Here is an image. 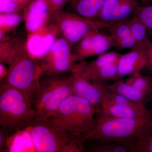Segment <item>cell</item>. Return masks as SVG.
<instances>
[{
    "mask_svg": "<svg viewBox=\"0 0 152 152\" xmlns=\"http://www.w3.org/2000/svg\"><path fill=\"white\" fill-rule=\"evenodd\" d=\"M152 133V120L108 115L96 110L92 127L81 138L86 141L126 142L143 138Z\"/></svg>",
    "mask_w": 152,
    "mask_h": 152,
    "instance_id": "1",
    "label": "cell"
},
{
    "mask_svg": "<svg viewBox=\"0 0 152 152\" xmlns=\"http://www.w3.org/2000/svg\"><path fill=\"white\" fill-rule=\"evenodd\" d=\"M31 95L36 118H50L63 102L74 95L71 72L41 76L33 88Z\"/></svg>",
    "mask_w": 152,
    "mask_h": 152,
    "instance_id": "2",
    "label": "cell"
},
{
    "mask_svg": "<svg viewBox=\"0 0 152 152\" xmlns=\"http://www.w3.org/2000/svg\"><path fill=\"white\" fill-rule=\"evenodd\" d=\"M36 118L32 98L5 82H0V126L13 132L31 127Z\"/></svg>",
    "mask_w": 152,
    "mask_h": 152,
    "instance_id": "3",
    "label": "cell"
},
{
    "mask_svg": "<svg viewBox=\"0 0 152 152\" xmlns=\"http://www.w3.org/2000/svg\"><path fill=\"white\" fill-rule=\"evenodd\" d=\"M96 109L86 100L72 95L62 103L50 118L54 124L81 139L92 126Z\"/></svg>",
    "mask_w": 152,
    "mask_h": 152,
    "instance_id": "4",
    "label": "cell"
},
{
    "mask_svg": "<svg viewBox=\"0 0 152 152\" xmlns=\"http://www.w3.org/2000/svg\"><path fill=\"white\" fill-rule=\"evenodd\" d=\"M5 82L32 98L33 88L42 76L39 60L35 58L23 46L9 65Z\"/></svg>",
    "mask_w": 152,
    "mask_h": 152,
    "instance_id": "5",
    "label": "cell"
},
{
    "mask_svg": "<svg viewBox=\"0 0 152 152\" xmlns=\"http://www.w3.org/2000/svg\"><path fill=\"white\" fill-rule=\"evenodd\" d=\"M31 127V136L38 152H64L76 137L61 129L50 119L36 118Z\"/></svg>",
    "mask_w": 152,
    "mask_h": 152,
    "instance_id": "6",
    "label": "cell"
},
{
    "mask_svg": "<svg viewBox=\"0 0 152 152\" xmlns=\"http://www.w3.org/2000/svg\"><path fill=\"white\" fill-rule=\"evenodd\" d=\"M53 20L59 30L61 36L72 47L91 33L102 28L99 22L86 18L75 13L62 10L56 11Z\"/></svg>",
    "mask_w": 152,
    "mask_h": 152,
    "instance_id": "7",
    "label": "cell"
},
{
    "mask_svg": "<svg viewBox=\"0 0 152 152\" xmlns=\"http://www.w3.org/2000/svg\"><path fill=\"white\" fill-rule=\"evenodd\" d=\"M72 49L64 38L59 37L48 53L39 60L42 76L73 72L77 64L73 61Z\"/></svg>",
    "mask_w": 152,
    "mask_h": 152,
    "instance_id": "8",
    "label": "cell"
},
{
    "mask_svg": "<svg viewBox=\"0 0 152 152\" xmlns=\"http://www.w3.org/2000/svg\"><path fill=\"white\" fill-rule=\"evenodd\" d=\"M61 36L58 28L53 20L37 31L28 35L25 42L26 48L32 56L41 60Z\"/></svg>",
    "mask_w": 152,
    "mask_h": 152,
    "instance_id": "9",
    "label": "cell"
},
{
    "mask_svg": "<svg viewBox=\"0 0 152 152\" xmlns=\"http://www.w3.org/2000/svg\"><path fill=\"white\" fill-rule=\"evenodd\" d=\"M74 95L86 100L100 109L104 99L109 91L104 82L92 81L82 77L76 72H71Z\"/></svg>",
    "mask_w": 152,
    "mask_h": 152,
    "instance_id": "10",
    "label": "cell"
},
{
    "mask_svg": "<svg viewBox=\"0 0 152 152\" xmlns=\"http://www.w3.org/2000/svg\"><path fill=\"white\" fill-rule=\"evenodd\" d=\"M24 10V20L28 34L37 31L53 20L54 12L47 0H34Z\"/></svg>",
    "mask_w": 152,
    "mask_h": 152,
    "instance_id": "11",
    "label": "cell"
},
{
    "mask_svg": "<svg viewBox=\"0 0 152 152\" xmlns=\"http://www.w3.org/2000/svg\"><path fill=\"white\" fill-rule=\"evenodd\" d=\"M148 43L137 44L128 53L121 55L118 63V72L115 80L132 75L136 72H140L147 66L148 62L147 46Z\"/></svg>",
    "mask_w": 152,
    "mask_h": 152,
    "instance_id": "12",
    "label": "cell"
},
{
    "mask_svg": "<svg viewBox=\"0 0 152 152\" xmlns=\"http://www.w3.org/2000/svg\"><path fill=\"white\" fill-rule=\"evenodd\" d=\"M116 52L106 53L99 56L97 58L87 63L85 60L79 62L76 64L75 71L72 72L78 74L81 77L98 70L101 68L115 62L119 60L121 55Z\"/></svg>",
    "mask_w": 152,
    "mask_h": 152,
    "instance_id": "13",
    "label": "cell"
},
{
    "mask_svg": "<svg viewBox=\"0 0 152 152\" xmlns=\"http://www.w3.org/2000/svg\"><path fill=\"white\" fill-rule=\"evenodd\" d=\"M97 110L103 113L113 117L152 120V112L147 109L144 110H138L116 104L105 103Z\"/></svg>",
    "mask_w": 152,
    "mask_h": 152,
    "instance_id": "14",
    "label": "cell"
},
{
    "mask_svg": "<svg viewBox=\"0 0 152 152\" xmlns=\"http://www.w3.org/2000/svg\"><path fill=\"white\" fill-rule=\"evenodd\" d=\"M106 0H70V9L81 16L94 20L97 16Z\"/></svg>",
    "mask_w": 152,
    "mask_h": 152,
    "instance_id": "15",
    "label": "cell"
},
{
    "mask_svg": "<svg viewBox=\"0 0 152 152\" xmlns=\"http://www.w3.org/2000/svg\"><path fill=\"white\" fill-rule=\"evenodd\" d=\"M108 91L125 97L128 99L144 105L148 96L141 91L137 89L126 83L125 81L119 80L115 83L107 85Z\"/></svg>",
    "mask_w": 152,
    "mask_h": 152,
    "instance_id": "16",
    "label": "cell"
},
{
    "mask_svg": "<svg viewBox=\"0 0 152 152\" xmlns=\"http://www.w3.org/2000/svg\"><path fill=\"white\" fill-rule=\"evenodd\" d=\"M140 1V0H123L109 18L107 23V28L118 22L133 18Z\"/></svg>",
    "mask_w": 152,
    "mask_h": 152,
    "instance_id": "17",
    "label": "cell"
},
{
    "mask_svg": "<svg viewBox=\"0 0 152 152\" xmlns=\"http://www.w3.org/2000/svg\"><path fill=\"white\" fill-rule=\"evenodd\" d=\"M94 32L86 36L73 47L72 57L75 62L84 61L89 57L95 56L93 40Z\"/></svg>",
    "mask_w": 152,
    "mask_h": 152,
    "instance_id": "18",
    "label": "cell"
},
{
    "mask_svg": "<svg viewBox=\"0 0 152 152\" xmlns=\"http://www.w3.org/2000/svg\"><path fill=\"white\" fill-rule=\"evenodd\" d=\"M25 44V42L20 39H11L0 42V63L10 64Z\"/></svg>",
    "mask_w": 152,
    "mask_h": 152,
    "instance_id": "19",
    "label": "cell"
},
{
    "mask_svg": "<svg viewBox=\"0 0 152 152\" xmlns=\"http://www.w3.org/2000/svg\"><path fill=\"white\" fill-rule=\"evenodd\" d=\"M118 61L81 77L91 81L105 82L110 79L115 80L118 72Z\"/></svg>",
    "mask_w": 152,
    "mask_h": 152,
    "instance_id": "20",
    "label": "cell"
},
{
    "mask_svg": "<svg viewBox=\"0 0 152 152\" xmlns=\"http://www.w3.org/2000/svg\"><path fill=\"white\" fill-rule=\"evenodd\" d=\"M125 81L128 85L141 91L148 96L152 93V77L143 75L140 72L134 73Z\"/></svg>",
    "mask_w": 152,
    "mask_h": 152,
    "instance_id": "21",
    "label": "cell"
},
{
    "mask_svg": "<svg viewBox=\"0 0 152 152\" xmlns=\"http://www.w3.org/2000/svg\"><path fill=\"white\" fill-rule=\"evenodd\" d=\"M105 103L116 104L138 110H144L147 109L144 105L131 100L121 95L111 92L109 91L106 95L102 104Z\"/></svg>",
    "mask_w": 152,
    "mask_h": 152,
    "instance_id": "22",
    "label": "cell"
},
{
    "mask_svg": "<svg viewBox=\"0 0 152 152\" xmlns=\"http://www.w3.org/2000/svg\"><path fill=\"white\" fill-rule=\"evenodd\" d=\"M24 19L19 13H0V32L8 33L15 29Z\"/></svg>",
    "mask_w": 152,
    "mask_h": 152,
    "instance_id": "23",
    "label": "cell"
},
{
    "mask_svg": "<svg viewBox=\"0 0 152 152\" xmlns=\"http://www.w3.org/2000/svg\"><path fill=\"white\" fill-rule=\"evenodd\" d=\"M98 144L92 147V151L97 152H126L129 143L126 142L104 141L97 142Z\"/></svg>",
    "mask_w": 152,
    "mask_h": 152,
    "instance_id": "24",
    "label": "cell"
},
{
    "mask_svg": "<svg viewBox=\"0 0 152 152\" xmlns=\"http://www.w3.org/2000/svg\"><path fill=\"white\" fill-rule=\"evenodd\" d=\"M123 0H106L97 16L93 20L99 22L103 28H107L109 18Z\"/></svg>",
    "mask_w": 152,
    "mask_h": 152,
    "instance_id": "25",
    "label": "cell"
},
{
    "mask_svg": "<svg viewBox=\"0 0 152 152\" xmlns=\"http://www.w3.org/2000/svg\"><path fill=\"white\" fill-rule=\"evenodd\" d=\"M131 35L137 43L147 44L150 42L147 36V30L145 26L137 19L133 17L129 20Z\"/></svg>",
    "mask_w": 152,
    "mask_h": 152,
    "instance_id": "26",
    "label": "cell"
},
{
    "mask_svg": "<svg viewBox=\"0 0 152 152\" xmlns=\"http://www.w3.org/2000/svg\"><path fill=\"white\" fill-rule=\"evenodd\" d=\"M129 20L118 22L109 28L110 36L114 42L131 35Z\"/></svg>",
    "mask_w": 152,
    "mask_h": 152,
    "instance_id": "27",
    "label": "cell"
},
{
    "mask_svg": "<svg viewBox=\"0 0 152 152\" xmlns=\"http://www.w3.org/2000/svg\"><path fill=\"white\" fill-rule=\"evenodd\" d=\"M134 17L141 22L147 31H152V4L136 7Z\"/></svg>",
    "mask_w": 152,
    "mask_h": 152,
    "instance_id": "28",
    "label": "cell"
},
{
    "mask_svg": "<svg viewBox=\"0 0 152 152\" xmlns=\"http://www.w3.org/2000/svg\"><path fill=\"white\" fill-rule=\"evenodd\" d=\"M128 151L152 152V133L143 138L130 142Z\"/></svg>",
    "mask_w": 152,
    "mask_h": 152,
    "instance_id": "29",
    "label": "cell"
},
{
    "mask_svg": "<svg viewBox=\"0 0 152 152\" xmlns=\"http://www.w3.org/2000/svg\"><path fill=\"white\" fill-rule=\"evenodd\" d=\"M25 8L13 0H0V13H19Z\"/></svg>",
    "mask_w": 152,
    "mask_h": 152,
    "instance_id": "30",
    "label": "cell"
},
{
    "mask_svg": "<svg viewBox=\"0 0 152 152\" xmlns=\"http://www.w3.org/2000/svg\"><path fill=\"white\" fill-rule=\"evenodd\" d=\"M115 47L120 49H132L137 44L132 35L115 41Z\"/></svg>",
    "mask_w": 152,
    "mask_h": 152,
    "instance_id": "31",
    "label": "cell"
},
{
    "mask_svg": "<svg viewBox=\"0 0 152 152\" xmlns=\"http://www.w3.org/2000/svg\"><path fill=\"white\" fill-rule=\"evenodd\" d=\"M13 132L6 127L0 128V152H3L7 145V140L11 133Z\"/></svg>",
    "mask_w": 152,
    "mask_h": 152,
    "instance_id": "32",
    "label": "cell"
},
{
    "mask_svg": "<svg viewBox=\"0 0 152 152\" xmlns=\"http://www.w3.org/2000/svg\"><path fill=\"white\" fill-rule=\"evenodd\" d=\"M53 12L62 10L70 0H47Z\"/></svg>",
    "mask_w": 152,
    "mask_h": 152,
    "instance_id": "33",
    "label": "cell"
},
{
    "mask_svg": "<svg viewBox=\"0 0 152 152\" xmlns=\"http://www.w3.org/2000/svg\"><path fill=\"white\" fill-rule=\"evenodd\" d=\"M147 53L148 62L147 66H148L152 71V42L151 41L147 46Z\"/></svg>",
    "mask_w": 152,
    "mask_h": 152,
    "instance_id": "34",
    "label": "cell"
},
{
    "mask_svg": "<svg viewBox=\"0 0 152 152\" xmlns=\"http://www.w3.org/2000/svg\"><path fill=\"white\" fill-rule=\"evenodd\" d=\"M9 69L4 64L0 63V82L4 81L8 74Z\"/></svg>",
    "mask_w": 152,
    "mask_h": 152,
    "instance_id": "35",
    "label": "cell"
},
{
    "mask_svg": "<svg viewBox=\"0 0 152 152\" xmlns=\"http://www.w3.org/2000/svg\"><path fill=\"white\" fill-rule=\"evenodd\" d=\"M11 39V38L7 36V33L0 32V42H5L10 39Z\"/></svg>",
    "mask_w": 152,
    "mask_h": 152,
    "instance_id": "36",
    "label": "cell"
},
{
    "mask_svg": "<svg viewBox=\"0 0 152 152\" xmlns=\"http://www.w3.org/2000/svg\"><path fill=\"white\" fill-rule=\"evenodd\" d=\"M13 1L25 7L30 3L28 0H13Z\"/></svg>",
    "mask_w": 152,
    "mask_h": 152,
    "instance_id": "37",
    "label": "cell"
},
{
    "mask_svg": "<svg viewBox=\"0 0 152 152\" xmlns=\"http://www.w3.org/2000/svg\"><path fill=\"white\" fill-rule=\"evenodd\" d=\"M140 2H142L144 4H148L151 5V4H152V0H140Z\"/></svg>",
    "mask_w": 152,
    "mask_h": 152,
    "instance_id": "38",
    "label": "cell"
},
{
    "mask_svg": "<svg viewBox=\"0 0 152 152\" xmlns=\"http://www.w3.org/2000/svg\"><path fill=\"white\" fill-rule=\"evenodd\" d=\"M147 32H148V34H149V35L152 38V31H148Z\"/></svg>",
    "mask_w": 152,
    "mask_h": 152,
    "instance_id": "39",
    "label": "cell"
},
{
    "mask_svg": "<svg viewBox=\"0 0 152 152\" xmlns=\"http://www.w3.org/2000/svg\"><path fill=\"white\" fill-rule=\"evenodd\" d=\"M30 2H31L32 1H34V0H28Z\"/></svg>",
    "mask_w": 152,
    "mask_h": 152,
    "instance_id": "40",
    "label": "cell"
}]
</instances>
